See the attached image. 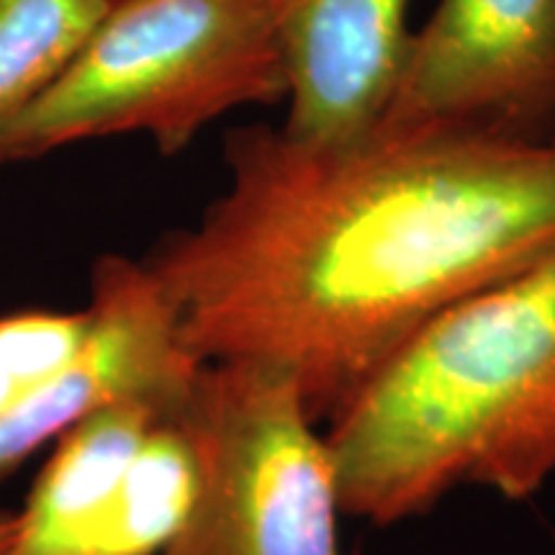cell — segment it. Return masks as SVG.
Wrapping results in <instances>:
<instances>
[{
    "instance_id": "1",
    "label": "cell",
    "mask_w": 555,
    "mask_h": 555,
    "mask_svg": "<svg viewBox=\"0 0 555 555\" xmlns=\"http://www.w3.org/2000/svg\"><path fill=\"white\" fill-rule=\"evenodd\" d=\"M227 189L150 249L204 363L286 376L317 422L429 319L555 253V137L376 124L224 142Z\"/></svg>"
},
{
    "instance_id": "2",
    "label": "cell",
    "mask_w": 555,
    "mask_h": 555,
    "mask_svg": "<svg viewBox=\"0 0 555 555\" xmlns=\"http://www.w3.org/2000/svg\"><path fill=\"white\" fill-rule=\"evenodd\" d=\"M345 515L393 525L457 486L555 474V253L429 319L327 420Z\"/></svg>"
},
{
    "instance_id": "3",
    "label": "cell",
    "mask_w": 555,
    "mask_h": 555,
    "mask_svg": "<svg viewBox=\"0 0 555 555\" xmlns=\"http://www.w3.org/2000/svg\"><path fill=\"white\" fill-rule=\"evenodd\" d=\"M278 0H114L3 142V165L93 139L176 155L229 111L286 103Z\"/></svg>"
},
{
    "instance_id": "4",
    "label": "cell",
    "mask_w": 555,
    "mask_h": 555,
    "mask_svg": "<svg viewBox=\"0 0 555 555\" xmlns=\"http://www.w3.org/2000/svg\"><path fill=\"white\" fill-rule=\"evenodd\" d=\"M185 420L201 455L198 496L159 555H345L327 437L286 376L204 363Z\"/></svg>"
},
{
    "instance_id": "5",
    "label": "cell",
    "mask_w": 555,
    "mask_h": 555,
    "mask_svg": "<svg viewBox=\"0 0 555 555\" xmlns=\"http://www.w3.org/2000/svg\"><path fill=\"white\" fill-rule=\"evenodd\" d=\"M378 124L551 137L555 0H440Z\"/></svg>"
},
{
    "instance_id": "6",
    "label": "cell",
    "mask_w": 555,
    "mask_h": 555,
    "mask_svg": "<svg viewBox=\"0 0 555 555\" xmlns=\"http://www.w3.org/2000/svg\"><path fill=\"white\" fill-rule=\"evenodd\" d=\"M90 324L78 360L0 412V483L95 409L121 399L183 404L204 360L180 335L144 260L103 255L90 268Z\"/></svg>"
},
{
    "instance_id": "7",
    "label": "cell",
    "mask_w": 555,
    "mask_h": 555,
    "mask_svg": "<svg viewBox=\"0 0 555 555\" xmlns=\"http://www.w3.org/2000/svg\"><path fill=\"white\" fill-rule=\"evenodd\" d=\"M286 124L298 142L335 144L384 119L412 29L409 0H278Z\"/></svg>"
},
{
    "instance_id": "8",
    "label": "cell",
    "mask_w": 555,
    "mask_h": 555,
    "mask_svg": "<svg viewBox=\"0 0 555 555\" xmlns=\"http://www.w3.org/2000/svg\"><path fill=\"white\" fill-rule=\"evenodd\" d=\"M183 404L121 399L69 427L54 442V453L18 509V532L9 555H88L152 429Z\"/></svg>"
},
{
    "instance_id": "9",
    "label": "cell",
    "mask_w": 555,
    "mask_h": 555,
    "mask_svg": "<svg viewBox=\"0 0 555 555\" xmlns=\"http://www.w3.org/2000/svg\"><path fill=\"white\" fill-rule=\"evenodd\" d=\"M185 404L152 429L88 555H159L185 525L201 483V455Z\"/></svg>"
},
{
    "instance_id": "10",
    "label": "cell",
    "mask_w": 555,
    "mask_h": 555,
    "mask_svg": "<svg viewBox=\"0 0 555 555\" xmlns=\"http://www.w3.org/2000/svg\"><path fill=\"white\" fill-rule=\"evenodd\" d=\"M114 0H0V165L21 116L73 65Z\"/></svg>"
},
{
    "instance_id": "11",
    "label": "cell",
    "mask_w": 555,
    "mask_h": 555,
    "mask_svg": "<svg viewBox=\"0 0 555 555\" xmlns=\"http://www.w3.org/2000/svg\"><path fill=\"white\" fill-rule=\"evenodd\" d=\"M88 309H18L0 314V371L18 393L57 378L80 356Z\"/></svg>"
},
{
    "instance_id": "12",
    "label": "cell",
    "mask_w": 555,
    "mask_h": 555,
    "mask_svg": "<svg viewBox=\"0 0 555 555\" xmlns=\"http://www.w3.org/2000/svg\"><path fill=\"white\" fill-rule=\"evenodd\" d=\"M18 532V512H0V555H9Z\"/></svg>"
},
{
    "instance_id": "13",
    "label": "cell",
    "mask_w": 555,
    "mask_h": 555,
    "mask_svg": "<svg viewBox=\"0 0 555 555\" xmlns=\"http://www.w3.org/2000/svg\"><path fill=\"white\" fill-rule=\"evenodd\" d=\"M16 397H18V388L11 384V378L5 376L3 371H0V412H3L9 404H13V399Z\"/></svg>"
}]
</instances>
